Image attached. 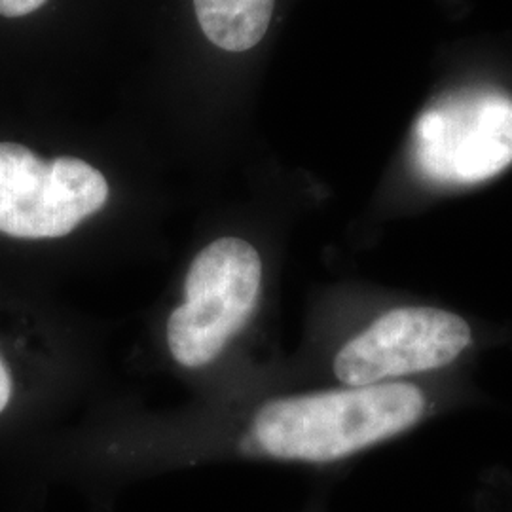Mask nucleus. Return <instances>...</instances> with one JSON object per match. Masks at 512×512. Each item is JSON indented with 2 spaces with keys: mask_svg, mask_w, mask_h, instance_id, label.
Listing matches in <instances>:
<instances>
[{
  "mask_svg": "<svg viewBox=\"0 0 512 512\" xmlns=\"http://www.w3.org/2000/svg\"><path fill=\"white\" fill-rule=\"evenodd\" d=\"M473 340L469 321L454 311L399 306L348 340L332 370L342 385L399 384L456 363Z\"/></svg>",
  "mask_w": 512,
  "mask_h": 512,
  "instance_id": "39448f33",
  "label": "nucleus"
},
{
  "mask_svg": "<svg viewBox=\"0 0 512 512\" xmlns=\"http://www.w3.org/2000/svg\"><path fill=\"white\" fill-rule=\"evenodd\" d=\"M421 175L442 186L486 183L512 165V99L490 90L454 93L423 110L412 133Z\"/></svg>",
  "mask_w": 512,
  "mask_h": 512,
  "instance_id": "7ed1b4c3",
  "label": "nucleus"
},
{
  "mask_svg": "<svg viewBox=\"0 0 512 512\" xmlns=\"http://www.w3.org/2000/svg\"><path fill=\"white\" fill-rule=\"evenodd\" d=\"M427 408L418 385H344L264 404L251 433L270 458L330 463L403 435L425 418Z\"/></svg>",
  "mask_w": 512,
  "mask_h": 512,
  "instance_id": "f257e3e1",
  "label": "nucleus"
},
{
  "mask_svg": "<svg viewBox=\"0 0 512 512\" xmlns=\"http://www.w3.org/2000/svg\"><path fill=\"white\" fill-rule=\"evenodd\" d=\"M262 258L239 238L213 241L194 258L184 302L167 321V346L186 368L209 365L255 310Z\"/></svg>",
  "mask_w": 512,
  "mask_h": 512,
  "instance_id": "f03ea898",
  "label": "nucleus"
},
{
  "mask_svg": "<svg viewBox=\"0 0 512 512\" xmlns=\"http://www.w3.org/2000/svg\"><path fill=\"white\" fill-rule=\"evenodd\" d=\"M10 397H12V378L0 357V412H4V408L10 403Z\"/></svg>",
  "mask_w": 512,
  "mask_h": 512,
  "instance_id": "6e6552de",
  "label": "nucleus"
},
{
  "mask_svg": "<svg viewBox=\"0 0 512 512\" xmlns=\"http://www.w3.org/2000/svg\"><path fill=\"white\" fill-rule=\"evenodd\" d=\"M109 200V183L73 156L42 160L0 143V232L19 239L63 238Z\"/></svg>",
  "mask_w": 512,
  "mask_h": 512,
  "instance_id": "20e7f679",
  "label": "nucleus"
},
{
  "mask_svg": "<svg viewBox=\"0 0 512 512\" xmlns=\"http://www.w3.org/2000/svg\"><path fill=\"white\" fill-rule=\"evenodd\" d=\"M46 0H0V16L6 18H21L37 12Z\"/></svg>",
  "mask_w": 512,
  "mask_h": 512,
  "instance_id": "0eeeda50",
  "label": "nucleus"
},
{
  "mask_svg": "<svg viewBox=\"0 0 512 512\" xmlns=\"http://www.w3.org/2000/svg\"><path fill=\"white\" fill-rule=\"evenodd\" d=\"M275 0H194L205 37L226 52H245L264 38Z\"/></svg>",
  "mask_w": 512,
  "mask_h": 512,
  "instance_id": "423d86ee",
  "label": "nucleus"
}]
</instances>
